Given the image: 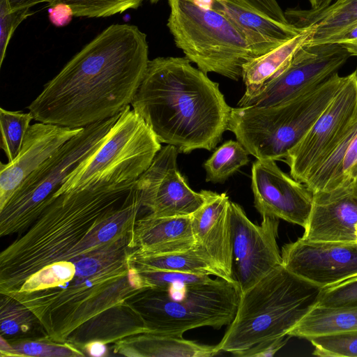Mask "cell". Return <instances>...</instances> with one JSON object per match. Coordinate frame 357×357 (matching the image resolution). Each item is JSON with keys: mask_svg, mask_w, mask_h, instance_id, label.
Returning <instances> with one entry per match:
<instances>
[{"mask_svg": "<svg viewBox=\"0 0 357 357\" xmlns=\"http://www.w3.org/2000/svg\"><path fill=\"white\" fill-rule=\"evenodd\" d=\"M337 43L346 49L351 56H357V20L323 43Z\"/></svg>", "mask_w": 357, "mask_h": 357, "instance_id": "38", "label": "cell"}, {"mask_svg": "<svg viewBox=\"0 0 357 357\" xmlns=\"http://www.w3.org/2000/svg\"><path fill=\"white\" fill-rule=\"evenodd\" d=\"M3 295L7 302L1 299V335H15L22 331L26 333L29 328L28 317L33 314L23 305L6 295Z\"/></svg>", "mask_w": 357, "mask_h": 357, "instance_id": "34", "label": "cell"}, {"mask_svg": "<svg viewBox=\"0 0 357 357\" xmlns=\"http://www.w3.org/2000/svg\"><path fill=\"white\" fill-rule=\"evenodd\" d=\"M148 287H167L169 286L208 281L211 275L172 271H147L139 272Z\"/></svg>", "mask_w": 357, "mask_h": 357, "instance_id": "36", "label": "cell"}, {"mask_svg": "<svg viewBox=\"0 0 357 357\" xmlns=\"http://www.w3.org/2000/svg\"><path fill=\"white\" fill-rule=\"evenodd\" d=\"M142 1H144V0H142ZM149 1L151 3H154L158 2V1H160V0H149Z\"/></svg>", "mask_w": 357, "mask_h": 357, "instance_id": "46", "label": "cell"}, {"mask_svg": "<svg viewBox=\"0 0 357 357\" xmlns=\"http://www.w3.org/2000/svg\"><path fill=\"white\" fill-rule=\"evenodd\" d=\"M118 346L115 351L134 356L209 357L220 352L216 345L201 344L183 336L151 333L121 340Z\"/></svg>", "mask_w": 357, "mask_h": 357, "instance_id": "24", "label": "cell"}, {"mask_svg": "<svg viewBox=\"0 0 357 357\" xmlns=\"http://www.w3.org/2000/svg\"><path fill=\"white\" fill-rule=\"evenodd\" d=\"M351 56L337 43L302 45L289 62L254 93L243 95L238 107L275 105L337 73Z\"/></svg>", "mask_w": 357, "mask_h": 357, "instance_id": "11", "label": "cell"}, {"mask_svg": "<svg viewBox=\"0 0 357 357\" xmlns=\"http://www.w3.org/2000/svg\"><path fill=\"white\" fill-rule=\"evenodd\" d=\"M353 188H354L355 192L357 194V176L354 181Z\"/></svg>", "mask_w": 357, "mask_h": 357, "instance_id": "45", "label": "cell"}, {"mask_svg": "<svg viewBox=\"0 0 357 357\" xmlns=\"http://www.w3.org/2000/svg\"><path fill=\"white\" fill-rule=\"evenodd\" d=\"M313 355L321 357H357V331L310 337Z\"/></svg>", "mask_w": 357, "mask_h": 357, "instance_id": "31", "label": "cell"}, {"mask_svg": "<svg viewBox=\"0 0 357 357\" xmlns=\"http://www.w3.org/2000/svg\"><path fill=\"white\" fill-rule=\"evenodd\" d=\"M178 150L167 144L135 181L143 209L154 217L191 215L204 203L202 191L192 190L177 167Z\"/></svg>", "mask_w": 357, "mask_h": 357, "instance_id": "14", "label": "cell"}, {"mask_svg": "<svg viewBox=\"0 0 357 357\" xmlns=\"http://www.w3.org/2000/svg\"><path fill=\"white\" fill-rule=\"evenodd\" d=\"M213 9L227 17L242 33L255 57L273 50L301 32L291 24L276 21L241 0H215Z\"/></svg>", "mask_w": 357, "mask_h": 357, "instance_id": "20", "label": "cell"}, {"mask_svg": "<svg viewBox=\"0 0 357 357\" xmlns=\"http://www.w3.org/2000/svg\"><path fill=\"white\" fill-rule=\"evenodd\" d=\"M196 243L192 215L138 218L132 231L130 245L141 255H156L184 251Z\"/></svg>", "mask_w": 357, "mask_h": 357, "instance_id": "21", "label": "cell"}, {"mask_svg": "<svg viewBox=\"0 0 357 357\" xmlns=\"http://www.w3.org/2000/svg\"><path fill=\"white\" fill-rule=\"evenodd\" d=\"M73 9L67 4L59 3L52 6L49 10V19L56 26L67 25L72 20Z\"/></svg>", "mask_w": 357, "mask_h": 357, "instance_id": "40", "label": "cell"}, {"mask_svg": "<svg viewBox=\"0 0 357 357\" xmlns=\"http://www.w3.org/2000/svg\"><path fill=\"white\" fill-rule=\"evenodd\" d=\"M316 306L325 308L357 307V275L324 288Z\"/></svg>", "mask_w": 357, "mask_h": 357, "instance_id": "33", "label": "cell"}, {"mask_svg": "<svg viewBox=\"0 0 357 357\" xmlns=\"http://www.w3.org/2000/svg\"><path fill=\"white\" fill-rule=\"evenodd\" d=\"M357 121V69L346 79L326 109L283 160L290 175L304 183L310 172Z\"/></svg>", "mask_w": 357, "mask_h": 357, "instance_id": "12", "label": "cell"}, {"mask_svg": "<svg viewBox=\"0 0 357 357\" xmlns=\"http://www.w3.org/2000/svg\"><path fill=\"white\" fill-rule=\"evenodd\" d=\"M160 142L131 105L122 111L101 145L50 197L135 182L161 149Z\"/></svg>", "mask_w": 357, "mask_h": 357, "instance_id": "8", "label": "cell"}, {"mask_svg": "<svg viewBox=\"0 0 357 357\" xmlns=\"http://www.w3.org/2000/svg\"><path fill=\"white\" fill-rule=\"evenodd\" d=\"M4 356H84L82 352L72 343L55 342L49 340L21 342L10 344Z\"/></svg>", "mask_w": 357, "mask_h": 357, "instance_id": "32", "label": "cell"}, {"mask_svg": "<svg viewBox=\"0 0 357 357\" xmlns=\"http://www.w3.org/2000/svg\"><path fill=\"white\" fill-rule=\"evenodd\" d=\"M167 26L176 45L205 73L238 81L245 63L256 58L245 37L223 14L192 0H168Z\"/></svg>", "mask_w": 357, "mask_h": 357, "instance_id": "9", "label": "cell"}, {"mask_svg": "<svg viewBox=\"0 0 357 357\" xmlns=\"http://www.w3.org/2000/svg\"><path fill=\"white\" fill-rule=\"evenodd\" d=\"M356 243H357V225L356 226Z\"/></svg>", "mask_w": 357, "mask_h": 357, "instance_id": "47", "label": "cell"}, {"mask_svg": "<svg viewBox=\"0 0 357 357\" xmlns=\"http://www.w3.org/2000/svg\"><path fill=\"white\" fill-rule=\"evenodd\" d=\"M142 0H53L50 7L59 3L68 5L74 16L100 17L121 13L128 9H135Z\"/></svg>", "mask_w": 357, "mask_h": 357, "instance_id": "30", "label": "cell"}, {"mask_svg": "<svg viewBox=\"0 0 357 357\" xmlns=\"http://www.w3.org/2000/svg\"><path fill=\"white\" fill-rule=\"evenodd\" d=\"M357 331V307L325 308L315 306L288 335L307 338L317 335Z\"/></svg>", "mask_w": 357, "mask_h": 357, "instance_id": "27", "label": "cell"}, {"mask_svg": "<svg viewBox=\"0 0 357 357\" xmlns=\"http://www.w3.org/2000/svg\"><path fill=\"white\" fill-rule=\"evenodd\" d=\"M357 194L353 184L313 194L303 238L315 242H356Z\"/></svg>", "mask_w": 357, "mask_h": 357, "instance_id": "18", "label": "cell"}, {"mask_svg": "<svg viewBox=\"0 0 357 357\" xmlns=\"http://www.w3.org/2000/svg\"><path fill=\"white\" fill-rule=\"evenodd\" d=\"M248 154V151L238 140L225 142L204 162L206 181L213 183H224L249 162Z\"/></svg>", "mask_w": 357, "mask_h": 357, "instance_id": "28", "label": "cell"}, {"mask_svg": "<svg viewBox=\"0 0 357 357\" xmlns=\"http://www.w3.org/2000/svg\"><path fill=\"white\" fill-rule=\"evenodd\" d=\"M215 0H192V1L199 7L205 9H213V5Z\"/></svg>", "mask_w": 357, "mask_h": 357, "instance_id": "44", "label": "cell"}, {"mask_svg": "<svg viewBox=\"0 0 357 357\" xmlns=\"http://www.w3.org/2000/svg\"><path fill=\"white\" fill-rule=\"evenodd\" d=\"M357 176V121L310 172L304 184L312 193L347 187Z\"/></svg>", "mask_w": 357, "mask_h": 357, "instance_id": "22", "label": "cell"}, {"mask_svg": "<svg viewBox=\"0 0 357 357\" xmlns=\"http://www.w3.org/2000/svg\"><path fill=\"white\" fill-rule=\"evenodd\" d=\"M307 36V31H301L282 45L245 63L241 77L246 89L244 95L254 93L275 77L305 44Z\"/></svg>", "mask_w": 357, "mask_h": 357, "instance_id": "26", "label": "cell"}, {"mask_svg": "<svg viewBox=\"0 0 357 357\" xmlns=\"http://www.w3.org/2000/svg\"><path fill=\"white\" fill-rule=\"evenodd\" d=\"M84 350L88 355L94 357L104 356L107 352L106 344L99 340H93L85 343L84 344Z\"/></svg>", "mask_w": 357, "mask_h": 357, "instance_id": "41", "label": "cell"}, {"mask_svg": "<svg viewBox=\"0 0 357 357\" xmlns=\"http://www.w3.org/2000/svg\"><path fill=\"white\" fill-rule=\"evenodd\" d=\"M288 22L308 36L305 44L323 43L357 20V0H338L321 9L288 8Z\"/></svg>", "mask_w": 357, "mask_h": 357, "instance_id": "23", "label": "cell"}, {"mask_svg": "<svg viewBox=\"0 0 357 357\" xmlns=\"http://www.w3.org/2000/svg\"><path fill=\"white\" fill-rule=\"evenodd\" d=\"M146 36L112 24L76 54L27 107L33 120L85 128L119 114L131 103L148 63Z\"/></svg>", "mask_w": 357, "mask_h": 357, "instance_id": "3", "label": "cell"}, {"mask_svg": "<svg viewBox=\"0 0 357 357\" xmlns=\"http://www.w3.org/2000/svg\"><path fill=\"white\" fill-rule=\"evenodd\" d=\"M132 231L97 250L40 269L6 295L36 317L47 339L73 344L93 321L130 305L147 288L129 261Z\"/></svg>", "mask_w": 357, "mask_h": 357, "instance_id": "1", "label": "cell"}, {"mask_svg": "<svg viewBox=\"0 0 357 357\" xmlns=\"http://www.w3.org/2000/svg\"><path fill=\"white\" fill-rule=\"evenodd\" d=\"M33 119L30 112L25 113L0 108L1 148L8 162L13 161L19 155Z\"/></svg>", "mask_w": 357, "mask_h": 357, "instance_id": "29", "label": "cell"}, {"mask_svg": "<svg viewBox=\"0 0 357 357\" xmlns=\"http://www.w3.org/2000/svg\"><path fill=\"white\" fill-rule=\"evenodd\" d=\"M338 73L275 105L231 109L227 130L257 160H284L344 84Z\"/></svg>", "mask_w": 357, "mask_h": 357, "instance_id": "6", "label": "cell"}, {"mask_svg": "<svg viewBox=\"0 0 357 357\" xmlns=\"http://www.w3.org/2000/svg\"><path fill=\"white\" fill-rule=\"evenodd\" d=\"M322 289L278 266L241 294L218 349L238 356L259 343L288 335L317 305Z\"/></svg>", "mask_w": 357, "mask_h": 357, "instance_id": "5", "label": "cell"}, {"mask_svg": "<svg viewBox=\"0 0 357 357\" xmlns=\"http://www.w3.org/2000/svg\"><path fill=\"white\" fill-rule=\"evenodd\" d=\"M262 14L282 23H289L276 0H241Z\"/></svg>", "mask_w": 357, "mask_h": 357, "instance_id": "39", "label": "cell"}, {"mask_svg": "<svg viewBox=\"0 0 357 357\" xmlns=\"http://www.w3.org/2000/svg\"><path fill=\"white\" fill-rule=\"evenodd\" d=\"M291 337L289 335L278 337L273 340L259 343L241 353L238 356L242 357H267L273 356Z\"/></svg>", "mask_w": 357, "mask_h": 357, "instance_id": "37", "label": "cell"}, {"mask_svg": "<svg viewBox=\"0 0 357 357\" xmlns=\"http://www.w3.org/2000/svg\"><path fill=\"white\" fill-rule=\"evenodd\" d=\"M254 205L261 217L282 219L305 228L313 194L306 185L282 172L275 160H256L252 166Z\"/></svg>", "mask_w": 357, "mask_h": 357, "instance_id": "16", "label": "cell"}, {"mask_svg": "<svg viewBox=\"0 0 357 357\" xmlns=\"http://www.w3.org/2000/svg\"><path fill=\"white\" fill-rule=\"evenodd\" d=\"M312 9H321L327 7L335 0H309Z\"/></svg>", "mask_w": 357, "mask_h": 357, "instance_id": "43", "label": "cell"}, {"mask_svg": "<svg viewBox=\"0 0 357 357\" xmlns=\"http://www.w3.org/2000/svg\"><path fill=\"white\" fill-rule=\"evenodd\" d=\"M282 266L322 289L357 275V243L315 242L301 237L282 248Z\"/></svg>", "mask_w": 357, "mask_h": 357, "instance_id": "15", "label": "cell"}, {"mask_svg": "<svg viewBox=\"0 0 357 357\" xmlns=\"http://www.w3.org/2000/svg\"><path fill=\"white\" fill-rule=\"evenodd\" d=\"M201 191L204 196V203L192 214L196 242L204 248L227 281L234 283L231 278L230 200L225 192Z\"/></svg>", "mask_w": 357, "mask_h": 357, "instance_id": "19", "label": "cell"}, {"mask_svg": "<svg viewBox=\"0 0 357 357\" xmlns=\"http://www.w3.org/2000/svg\"><path fill=\"white\" fill-rule=\"evenodd\" d=\"M215 1H222V0H215Z\"/></svg>", "mask_w": 357, "mask_h": 357, "instance_id": "48", "label": "cell"}, {"mask_svg": "<svg viewBox=\"0 0 357 357\" xmlns=\"http://www.w3.org/2000/svg\"><path fill=\"white\" fill-rule=\"evenodd\" d=\"M335 1H338V0H335Z\"/></svg>", "mask_w": 357, "mask_h": 357, "instance_id": "49", "label": "cell"}, {"mask_svg": "<svg viewBox=\"0 0 357 357\" xmlns=\"http://www.w3.org/2000/svg\"><path fill=\"white\" fill-rule=\"evenodd\" d=\"M133 249L129 255V261L138 272L179 271L213 275L227 281L204 248L197 242L188 250L163 254L141 255L135 252Z\"/></svg>", "mask_w": 357, "mask_h": 357, "instance_id": "25", "label": "cell"}, {"mask_svg": "<svg viewBox=\"0 0 357 357\" xmlns=\"http://www.w3.org/2000/svg\"><path fill=\"white\" fill-rule=\"evenodd\" d=\"M119 114L84 128L22 183L0 209L1 237L24 232L36 220L70 173L101 145Z\"/></svg>", "mask_w": 357, "mask_h": 357, "instance_id": "10", "label": "cell"}, {"mask_svg": "<svg viewBox=\"0 0 357 357\" xmlns=\"http://www.w3.org/2000/svg\"><path fill=\"white\" fill-rule=\"evenodd\" d=\"M241 292L235 283L216 277L208 281L147 287L130 304L149 333L183 336L189 330L220 329L234 320Z\"/></svg>", "mask_w": 357, "mask_h": 357, "instance_id": "7", "label": "cell"}, {"mask_svg": "<svg viewBox=\"0 0 357 357\" xmlns=\"http://www.w3.org/2000/svg\"><path fill=\"white\" fill-rule=\"evenodd\" d=\"M142 207L135 181L50 197L36 220L0 253V293L52 264L97 250L132 231Z\"/></svg>", "mask_w": 357, "mask_h": 357, "instance_id": "2", "label": "cell"}, {"mask_svg": "<svg viewBox=\"0 0 357 357\" xmlns=\"http://www.w3.org/2000/svg\"><path fill=\"white\" fill-rule=\"evenodd\" d=\"M33 12L30 8L11 10L7 0H0V66L5 58L7 47L18 25Z\"/></svg>", "mask_w": 357, "mask_h": 357, "instance_id": "35", "label": "cell"}, {"mask_svg": "<svg viewBox=\"0 0 357 357\" xmlns=\"http://www.w3.org/2000/svg\"><path fill=\"white\" fill-rule=\"evenodd\" d=\"M160 143L179 153L213 150L227 130L232 107L206 73L186 57L149 60L131 103Z\"/></svg>", "mask_w": 357, "mask_h": 357, "instance_id": "4", "label": "cell"}, {"mask_svg": "<svg viewBox=\"0 0 357 357\" xmlns=\"http://www.w3.org/2000/svg\"><path fill=\"white\" fill-rule=\"evenodd\" d=\"M53 0H7L11 10L24 8H31L40 3L47 2L50 4Z\"/></svg>", "mask_w": 357, "mask_h": 357, "instance_id": "42", "label": "cell"}, {"mask_svg": "<svg viewBox=\"0 0 357 357\" xmlns=\"http://www.w3.org/2000/svg\"><path fill=\"white\" fill-rule=\"evenodd\" d=\"M232 245L231 278L241 294L282 265L277 236L279 219L262 217L253 223L241 206L229 202Z\"/></svg>", "mask_w": 357, "mask_h": 357, "instance_id": "13", "label": "cell"}, {"mask_svg": "<svg viewBox=\"0 0 357 357\" xmlns=\"http://www.w3.org/2000/svg\"><path fill=\"white\" fill-rule=\"evenodd\" d=\"M83 129L43 122L30 126L17 157L6 164L1 162L0 209L31 173Z\"/></svg>", "mask_w": 357, "mask_h": 357, "instance_id": "17", "label": "cell"}]
</instances>
